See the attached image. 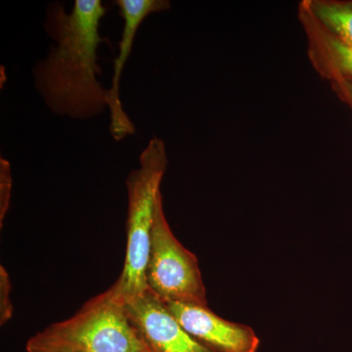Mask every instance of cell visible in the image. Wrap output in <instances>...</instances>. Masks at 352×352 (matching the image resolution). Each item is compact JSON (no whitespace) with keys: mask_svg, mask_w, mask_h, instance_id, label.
Wrapping results in <instances>:
<instances>
[{"mask_svg":"<svg viewBox=\"0 0 352 352\" xmlns=\"http://www.w3.org/2000/svg\"><path fill=\"white\" fill-rule=\"evenodd\" d=\"M146 283L164 302L208 307L198 259L171 231L162 195L157 200L152 229Z\"/></svg>","mask_w":352,"mask_h":352,"instance_id":"277c9868","label":"cell"},{"mask_svg":"<svg viewBox=\"0 0 352 352\" xmlns=\"http://www.w3.org/2000/svg\"><path fill=\"white\" fill-rule=\"evenodd\" d=\"M302 12L309 38L310 58L316 68L327 78L352 83V46L333 38L305 9Z\"/></svg>","mask_w":352,"mask_h":352,"instance_id":"ba28073f","label":"cell"},{"mask_svg":"<svg viewBox=\"0 0 352 352\" xmlns=\"http://www.w3.org/2000/svg\"><path fill=\"white\" fill-rule=\"evenodd\" d=\"M12 283L3 265L0 266V325H6L13 316V303L11 300Z\"/></svg>","mask_w":352,"mask_h":352,"instance_id":"30bf717a","label":"cell"},{"mask_svg":"<svg viewBox=\"0 0 352 352\" xmlns=\"http://www.w3.org/2000/svg\"><path fill=\"white\" fill-rule=\"evenodd\" d=\"M120 17L124 19L122 39L119 43V55L113 61L112 82L107 89V107L110 111V129L112 138L122 141L135 132V126L122 107L120 96V85L122 72L131 54L134 39L143 21L153 13L170 8L166 0H116Z\"/></svg>","mask_w":352,"mask_h":352,"instance_id":"8992f818","label":"cell"},{"mask_svg":"<svg viewBox=\"0 0 352 352\" xmlns=\"http://www.w3.org/2000/svg\"><path fill=\"white\" fill-rule=\"evenodd\" d=\"M164 141L153 136L139 157L138 168L126 178V249L124 267L119 279L111 287L122 300L138 296L147 289L146 270L150 241L161 183L168 166Z\"/></svg>","mask_w":352,"mask_h":352,"instance_id":"3957f363","label":"cell"},{"mask_svg":"<svg viewBox=\"0 0 352 352\" xmlns=\"http://www.w3.org/2000/svg\"><path fill=\"white\" fill-rule=\"evenodd\" d=\"M28 352H149L132 323L124 300L109 289L71 318L32 336Z\"/></svg>","mask_w":352,"mask_h":352,"instance_id":"7a4b0ae2","label":"cell"},{"mask_svg":"<svg viewBox=\"0 0 352 352\" xmlns=\"http://www.w3.org/2000/svg\"><path fill=\"white\" fill-rule=\"evenodd\" d=\"M106 13L101 0H76L69 12L54 2L46 10L44 29L55 43L32 74L36 90L56 115L90 119L108 109L107 89L98 80V48L106 41L99 28Z\"/></svg>","mask_w":352,"mask_h":352,"instance_id":"6da1fadb","label":"cell"},{"mask_svg":"<svg viewBox=\"0 0 352 352\" xmlns=\"http://www.w3.org/2000/svg\"><path fill=\"white\" fill-rule=\"evenodd\" d=\"M124 302L148 351L214 352L190 335L149 288Z\"/></svg>","mask_w":352,"mask_h":352,"instance_id":"5b68a950","label":"cell"},{"mask_svg":"<svg viewBox=\"0 0 352 352\" xmlns=\"http://www.w3.org/2000/svg\"><path fill=\"white\" fill-rule=\"evenodd\" d=\"M344 83V85H346V90H347V92H349V96L351 97L352 100V83L351 82H340Z\"/></svg>","mask_w":352,"mask_h":352,"instance_id":"7c38bea8","label":"cell"},{"mask_svg":"<svg viewBox=\"0 0 352 352\" xmlns=\"http://www.w3.org/2000/svg\"><path fill=\"white\" fill-rule=\"evenodd\" d=\"M12 192V175L10 164L6 160L0 162V226H3V220L10 206Z\"/></svg>","mask_w":352,"mask_h":352,"instance_id":"8fae6325","label":"cell"},{"mask_svg":"<svg viewBox=\"0 0 352 352\" xmlns=\"http://www.w3.org/2000/svg\"><path fill=\"white\" fill-rule=\"evenodd\" d=\"M302 7L333 38L352 46V1L308 0Z\"/></svg>","mask_w":352,"mask_h":352,"instance_id":"9c48e42d","label":"cell"},{"mask_svg":"<svg viewBox=\"0 0 352 352\" xmlns=\"http://www.w3.org/2000/svg\"><path fill=\"white\" fill-rule=\"evenodd\" d=\"M176 320L214 352H258L259 339L251 327L227 321L208 307L164 302Z\"/></svg>","mask_w":352,"mask_h":352,"instance_id":"52a82bcc","label":"cell"}]
</instances>
